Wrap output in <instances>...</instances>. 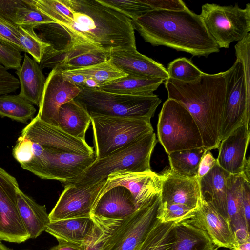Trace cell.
Wrapping results in <instances>:
<instances>
[{
    "label": "cell",
    "instance_id": "681fc988",
    "mask_svg": "<svg viewBox=\"0 0 250 250\" xmlns=\"http://www.w3.org/2000/svg\"><path fill=\"white\" fill-rule=\"evenodd\" d=\"M115 221H109L107 227L104 233L92 244L85 248L83 250H102L103 245Z\"/></svg>",
    "mask_w": 250,
    "mask_h": 250
},
{
    "label": "cell",
    "instance_id": "8992f818",
    "mask_svg": "<svg viewBox=\"0 0 250 250\" xmlns=\"http://www.w3.org/2000/svg\"><path fill=\"white\" fill-rule=\"evenodd\" d=\"M158 140L167 154L204 147L193 118L181 103L167 99L163 104L157 124Z\"/></svg>",
    "mask_w": 250,
    "mask_h": 250
},
{
    "label": "cell",
    "instance_id": "7a4b0ae2",
    "mask_svg": "<svg viewBox=\"0 0 250 250\" xmlns=\"http://www.w3.org/2000/svg\"><path fill=\"white\" fill-rule=\"evenodd\" d=\"M134 30L152 45H163L196 56L220 51L200 15L187 7L180 11L153 10L131 21Z\"/></svg>",
    "mask_w": 250,
    "mask_h": 250
},
{
    "label": "cell",
    "instance_id": "cb8c5ba5",
    "mask_svg": "<svg viewBox=\"0 0 250 250\" xmlns=\"http://www.w3.org/2000/svg\"><path fill=\"white\" fill-rule=\"evenodd\" d=\"M16 73L21 88L19 95L39 106L46 81L39 63L25 53L23 63Z\"/></svg>",
    "mask_w": 250,
    "mask_h": 250
},
{
    "label": "cell",
    "instance_id": "277c9868",
    "mask_svg": "<svg viewBox=\"0 0 250 250\" xmlns=\"http://www.w3.org/2000/svg\"><path fill=\"white\" fill-rule=\"evenodd\" d=\"M157 141L153 132L148 133L105 157L96 159L80 176L67 184L88 186L118 171H151L150 160Z\"/></svg>",
    "mask_w": 250,
    "mask_h": 250
},
{
    "label": "cell",
    "instance_id": "f6af8a7d",
    "mask_svg": "<svg viewBox=\"0 0 250 250\" xmlns=\"http://www.w3.org/2000/svg\"><path fill=\"white\" fill-rule=\"evenodd\" d=\"M153 10L180 11L187 6L181 0H144Z\"/></svg>",
    "mask_w": 250,
    "mask_h": 250
},
{
    "label": "cell",
    "instance_id": "f546056e",
    "mask_svg": "<svg viewBox=\"0 0 250 250\" xmlns=\"http://www.w3.org/2000/svg\"><path fill=\"white\" fill-rule=\"evenodd\" d=\"M244 179L242 174H230L227 181V211L234 232L241 229L250 231V227L247 225L245 220L243 209V184Z\"/></svg>",
    "mask_w": 250,
    "mask_h": 250
},
{
    "label": "cell",
    "instance_id": "7c38bea8",
    "mask_svg": "<svg viewBox=\"0 0 250 250\" xmlns=\"http://www.w3.org/2000/svg\"><path fill=\"white\" fill-rule=\"evenodd\" d=\"M16 178L0 167V240L21 243L29 239L19 213Z\"/></svg>",
    "mask_w": 250,
    "mask_h": 250
},
{
    "label": "cell",
    "instance_id": "6da1fadb",
    "mask_svg": "<svg viewBox=\"0 0 250 250\" xmlns=\"http://www.w3.org/2000/svg\"><path fill=\"white\" fill-rule=\"evenodd\" d=\"M72 17L56 24L63 28L73 44H86L111 52L135 49L131 20L98 0H63Z\"/></svg>",
    "mask_w": 250,
    "mask_h": 250
},
{
    "label": "cell",
    "instance_id": "c3c4849f",
    "mask_svg": "<svg viewBox=\"0 0 250 250\" xmlns=\"http://www.w3.org/2000/svg\"><path fill=\"white\" fill-rule=\"evenodd\" d=\"M62 74L65 80L78 87L80 89L83 88L84 82L86 79L84 75L70 70L63 71L62 72Z\"/></svg>",
    "mask_w": 250,
    "mask_h": 250
},
{
    "label": "cell",
    "instance_id": "ac0fdd59",
    "mask_svg": "<svg viewBox=\"0 0 250 250\" xmlns=\"http://www.w3.org/2000/svg\"><path fill=\"white\" fill-rule=\"evenodd\" d=\"M188 220L205 231L218 248L233 250L238 246L229 219L223 216L202 198L200 207L194 216Z\"/></svg>",
    "mask_w": 250,
    "mask_h": 250
},
{
    "label": "cell",
    "instance_id": "4fadbf2b",
    "mask_svg": "<svg viewBox=\"0 0 250 250\" xmlns=\"http://www.w3.org/2000/svg\"><path fill=\"white\" fill-rule=\"evenodd\" d=\"M21 136L49 151L85 155L95 153L85 140L67 134L59 127L41 120L37 116L22 130Z\"/></svg>",
    "mask_w": 250,
    "mask_h": 250
},
{
    "label": "cell",
    "instance_id": "3957f363",
    "mask_svg": "<svg viewBox=\"0 0 250 250\" xmlns=\"http://www.w3.org/2000/svg\"><path fill=\"white\" fill-rule=\"evenodd\" d=\"M164 84L168 98L183 104L193 118L204 148L218 149L226 95L225 72L203 74L185 83L168 78Z\"/></svg>",
    "mask_w": 250,
    "mask_h": 250
},
{
    "label": "cell",
    "instance_id": "1f68e13d",
    "mask_svg": "<svg viewBox=\"0 0 250 250\" xmlns=\"http://www.w3.org/2000/svg\"><path fill=\"white\" fill-rule=\"evenodd\" d=\"M36 111L33 104L18 95H0V116L26 124Z\"/></svg>",
    "mask_w": 250,
    "mask_h": 250
},
{
    "label": "cell",
    "instance_id": "f35d334b",
    "mask_svg": "<svg viewBox=\"0 0 250 250\" xmlns=\"http://www.w3.org/2000/svg\"><path fill=\"white\" fill-rule=\"evenodd\" d=\"M196 210L177 204L161 205L159 208L157 219L161 222H173L175 223L190 219Z\"/></svg>",
    "mask_w": 250,
    "mask_h": 250
},
{
    "label": "cell",
    "instance_id": "e0dca14e",
    "mask_svg": "<svg viewBox=\"0 0 250 250\" xmlns=\"http://www.w3.org/2000/svg\"><path fill=\"white\" fill-rule=\"evenodd\" d=\"M162 177L152 170L144 172L118 171L109 175L102 193L115 186L125 188L131 194L138 208L160 194Z\"/></svg>",
    "mask_w": 250,
    "mask_h": 250
},
{
    "label": "cell",
    "instance_id": "52a82bcc",
    "mask_svg": "<svg viewBox=\"0 0 250 250\" xmlns=\"http://www.w3.org/2000/svg\"><path fill=\"white\" fill-rule=\"evenodd\" d=\"M97 159L105 157L153 132L150 122L116 117H91Z\"/></svg>",
    "mask_w": 250,
    "mask_h": 250
},
{
    "label": "cell",
    "instance_id": "484cf974",
    "mask_svg": "<svg viewBox=\"0 0 250 250\" xmlns=\"http://www.w3.org/2000/svg\"><path fill=\"white\" fill-rule=\"evenodd\" d=\"M63 60L56 67L62 71L96 65L109 59L110 52L86 44L70 43L62 49Z\"/></svg>",
    "mask_w": 250,
    "mask_h": 250
},
{
    "label": "cell",
    "instance_id": "9c48e42d",
    "mask_svg": "<svg viewBox=\"0 0 250 250\" xmlns=\"http://www.w3.org/2000/svg\"><path fill=\"white\" fill-rule=\"evenodd\" d=\"M160 205V194L132 214L115 221L102 250H137L157 221Z\"/></svg>",
    "mask_w": 250,
    "mask_h": 250
},
{
    "label": "cell",
    "instance_id": "9a60e30c",
    "mask_svg": "<svg viewBox=\"0 0 250 250\" xmlns=\"http://www.w3.org/2000/svg\"><path fill=\"white\" fill-rule=\"evenodd\" d=\"M109 221L92 216L50 222L45 230L59 242L73 244L84 249L105 231Z\"/></svg>",
    "mask_w": 250,
    "mask_h": 250
},
{
    "label": "cell",
    "instance_id": "ba28073f",
    "mask_svg": "<svg viewBox=\"0 0 250 250\" xmlns=\"http://www.w3.org/2000/svg\"><path fill=\"white\" fill-rule=\"evenodd\" d=\"M204 25L219 48H228L243 40L250 31V4L244 9L234 6L206 3L200 14Z\"/></svg>",
    "mask_w": 250,
    "mask_h": 250
},
{
    "label": "cell",
    "instance_id": "7bdbcfd3",
    "mask_svg": "<svg viewBox=\"0 0 250 250\" xmlns=\"http://www.w3.org/2000/svg\"><path fill=\"white\" fill-rule=\"evenodd\" d=\"M19 87L18 79L0 63V95L14 92Z\"/></svg>",
    "mask_w": 250,
    "mask_h": 250
},
{
    "label": "cell",
    "instance_id": "60d3db41",
    "mask_svg": "<svg viewBox=\"0 0 250 250\" xmlns=\"http://www.w3.org/2000/svg\"><path fill=\"white\" fill-rule=\"evenodd\" d=\"M12 154L20 164L30 161L34 154L33 142L20 136L13 149Z\"/></svg>",
    "mask_w": 250,
    "mask_h": 250
},
{
    "label": "cell",
    "instance_id": "8d00e7d4",
    "mask_svg": "<svg viewBox=\"0 0 250 250\" xmlns=\"http://www.w3.org/2000/svg\"><path fill=\"white\" fill-rule=\"evenodd\" d=\"M167 70L168 78L185 83L195 81L204 73L185 57L172 61Z\"/></svg>",
    "mask_w": 250,
    "mask_h": 250
},
{
    "label": "cell",
    "instance_id": "e575fe53",
    "mask_svg": "<svg viewBox=\"0 0 250 250\" xmlns=\"http://www.w3.org/2000/svg\"><path fill=\"white\" fill-rule=\"evenodd\" d=\"M70 71L93 79L100 86L127 75L116 67L109 59L96 65Z\"/></svg>",
    "mask_w": 250,
    "mask_h": 250
},
{
    "label": "cell",
    "instance_id": "bcb514c9",
    "mask_svg": "<svg viewBox=\"0 0 250 250\" xmlns=\"http://www.w3.org/2000/svg\"><path fill=\"white\" fill-rule=\"evenodd\" d=\"M216 159L210 150L207 151L202 156L199 163L197 178L199 179L208 172L216 164Z\"/></svg>",
    "mask_w": 250,
    "mask_h": 250
},
{
    "label": "cell",
    "instance_id": "4316f807",
    "mask_svg": "<svg viewBox=\"0 0 250 250\" xmlns=\"http://www.w3.org/2000/svg\"><path fill=\"white\" fill-rule=\"evenodd\" d=\"M91 122L89 113L75 100L63 104L59 108L58 127L73 137L85 140Z\"/></svg>",
    "mask_w": 250,
    "mask_h": 250
},
{
    "label": "cell",
    "instance_id": "44dd1931",
    "mask_svg": "<svg viewBox=\"0 0 250 250\" xmlns=\"http://www.w3.org/2000/svg\"><path fill=\"white\" fill-rule=\"evenodd\" d=\"M250 136V126L244 124L221 141L216 162L230 174H242Z\"/></svg>",
    "mask_w": 250,
    "mask_h": 250
},
{
    "label": "cell",
    "instance_id": "5bb4252c",
    "mask_svg": "<svg viewBox=\"0 0 250 250\" xmlns=\"http://www.w3.org/2000/svg\"><path fill=\"white\" fill-rule=\"evenodd\" d=\"M106 182V179H104L84 187H77L71 184L64 185V189L49 214L50 222L91 217Z\"/></svg>",
    "mask_w": 250,
    "mask_h": 250
},
{
    "label": "cell",
    "instance_id": "816d5d0a",
    "mask_svg": "<svg viewBox=\"0 0 250 250\" xmlns=\"http://www.w3.org/2000/svg\"><path fill=\"white\" fill-rule=\"evenodd\" d=\"M99 86L100 85L96 81L90 78H86L83 88L94 89L99 88Z\"/></svg>",
    "mask_w": 250,
    "mask_h": 250
},
{
    "label": "cell",
    "instance_id": "d6a6232c",
    "mask_svg": "<svg viewBox=\"0 0 250 250\" xmlns=\"http://www.w3.org/2000/svg\"><path fill=\"white\" fill-rule=\"evenodd\" d=\"M175 224L157 219L137 250H170L175 240Z\"/></svg>",
    "mask_w": 250,
    "mask_h": 250
},
{
    "label": "cell",
    "instance_id": "b9f144b4",
    "mask_svg": "<svg viewBox=\"0 0 250 250\" xmlns=\"http://www.w3.org/2000/svg\"><path fill=\"white\" fill-rule=\"evenodd\" d=\"M25 0H0V20L15 24L17 13Z\"/></svg>",
    "mask_w": 250,
    "mask_h": 250
},
{
    "label": "cell",
    "instance_id": "5b68a950",
    "mask_svg": "<svg viewBox=\"0 0 250 250\" xmlns=\"http://www.w3.org/2000/svg\"><path fill=\"white\" fill-rule=\"evenodd\" d=\"M90 117L105 116L142 119L150 122L161 102L159 97L136 96L106 92L99 88H80L74 99Z\"/></svg>",
    "mask_w": 250,
    "mask_h": 250
},
{
    "label": "cell",
    "instance_id": "8fae6325",
    "mask_svg": "<svg viewBox=\"0 0 250 250\" xmlns=\"http://www.w3.org/2000/svg\"><path fill=\"white\" fill-rule=\"evenodd\" d=\"M226 95L220 141L244 124L250 126V94L247 91L241 62L236 60L225 71Z\"/></svg>",
    "mask_w": 250,
    "mask_h": 250
},
{
    "label": "cell",
    "instance_id": "d590c367",
    "mask_svg": "<svg viewBox=\"0 0 250 250\" xmlns=\"http://www.w3.org/2000/svg\"><path fill=\"white\" fill-rule=\"evenodd\" d=\"M52 23L56 24V22L40 10L33 0H25L24 4L16 15L15 24L17 25L32 26L35 29L37 26Z\"/></svg>",
    "mask_w": 250,
    "mask_h": 250
},
{
    "label": "cell",
    "instance_id": "f5cc1de1",
    "mask_svg": "<svg viewBox=\"0 0 250 250\" xmlns=\"http://www.w3.org/2000/svg\"><path fill=\"white\" fill-rule=\"evenodd\" d=\"M250 158H249L248 159H246L244 169H243V172L242 173V175H243L244 177L246 180H247L248 181H250Z\"/></svg>",
    "mask_w": 250,
    "mask_h": 250
},
{
    "label": "cell",
    "instance_id": "4dcf8cb0",
    "mask_svg": "<svg viewBox=\"0 0 250 250\" xmlns=\"http://www.w3.org/2000/svg\"><path fill=\"white\" fill-rule=\"evenodd\" d=\"M207 151L203 147L171 152L168 154L170 171L178 176L197 178L199 163Z\"/></svg>",
    "mask_w": 250,
    "mask_h": 250
},
{
    "label": "cell",
    "instance_id": "603a6c76",
    "mask_svg": "<svg viewBox=\"0 0 250 250\" xmlns=\"http://www.w3.org/2000/svg\"><path fill=\"white\" fill-rule=\"evenodd\" d=\"M230 175L216 163L208 172L198 179L202 199L228 219L227 187Z\"/></svg>",
    "mask_w": 250,
    "mask_h": 250
},
{
    "label": "cell",
    "instance_id": "2e32d148",
    "mask_svg": "<svg viewBox=\"0 0 250 250\" xmlns=\"http://www.w3.org/2000/svg\"><path fill=\"white\" fill-rule=\"evenodd\" d=\"M62 71L55 67L46 81L37 116L42 121L58 127V112L61 105L74 100L80 89L65 80Z\"/></svg>",
    "mask_w": 250,
    "mask_h": 250
},
{
    "label": "cell",
    "instance_id": "836d02e7",
    "mask_svg": "<svg viewBox=\"0 0 250 250\" xmlns=\"http://www.w3.org/2000/svg\"><path fill=\"white\" fill-rule=\"evenodd\" d=\"M10 28L17 35L26 53L31 55L33 59L40 63L44 50L50 45L38 36L33 27L12 24Z\"/></svg>",
    "mask_w": 250,
    "mask_h": 250
},
{
    "label": "cell",
    "instance_id": "f907efd6",
    "mask_svg": "<svg viewBox=\"0 0 250 250\" xmlns=\"http://www.w3.org/2000/svg\"><path fill=\"white\" fill-rule=\"evenodd\" d=\"M49 250H83V249L73 244L59 242L58 245L52 247Z\"/></svg>",
    "mask_w": 250,
    "mask_h": 250
},
{
    "label": "cell",
    "instance_id": "74e56055",
    "mask_svg": "<svg viewBox=\"0 0 250 250\" xmlns=\"http://www.w3.org/2000/svg\"><path fill=\"white\" fill-rule=\"evenodd\" d=\"M125 15L131 21L135 20L147 12L153 10L144 0H98Z\"/></svg>",
    "mask_w": 250,
    "mask_h": 250
},
{
    "label": "cell",
    "instance_id": "83f0119b",
    "mask_svg": "<svg viewBox=\"0 0 250 250\" xmlns=\"http://www.w3.org/2000/svg\"><path fill=\"white\" fill-rule=\"evenodd\" d=\"M175 242L170 250H218L207 232L188 220L175 223Z\"/></svg>",
    "mask_w": 250,
    "mask_h": 250
},
{
    "label": "cell",
    "instance_id": "ffe728a7",
    "mask_svg": "<svg viewBox=\"0 0 250 250\" xmlns=\"http://www.w3.org/2000/svg\"><path fill=\"white\" fill-rule=\"evenodd\" d=\"M109 59L127 75L164 81L168 78L167 69L162 64L140 53L136 48L112 51Z\"/></svg>",
    "mask_w": 250,
    "mask_h": 250
},
{
    "label": "cell",
    "instance_id": "7402d4cb",
    "mask_svg": "<svg viewBox=\"0 0 250 250\" xmlns=\"http://www.w3.org/2000/svg\"><path fill=\"white\" fill-rule=\"evenodd\" d=\"M137 209L129 190L123 186H117L101 194L91 216L101 220L118 221L132 214Z\"/></svg>",
    "mask_w": 250,
    "mask_h": 250
},
{
    "label": "cell",
    "instance_id": "d4e9b609",
    "mask_svg": "<svg viewBox=\"0 0 250 250\" xmlns=\"http://www.w3.org/2000/svg\"><path fill=\"white\" fill-rule=\"evenodd\" d=\"M19 213L29 239H35L45 230L50 222L45 205L38 204L20 188L17 191Z\"/></svg>",
    "mask_w": 250,
    "mask_h": 250
},
{
    "label": "cell",
    "instance_id": "f1b7e54d",
    "mask_svg": "<svg viewBox=\"0 0 250 250\" xmlns=\"http://www.w3.org/2000/svg\"><path fill=\"white\" fill-rule=\"evenodd\" d=\"M165 81L147 79L130 75L115 80L101 85L99 89L111 93L136 96H151Z\"/></svg>",
    "mask_w": 250,
    "mask_h": 250
},
{
    "label": "cell",
    "instance_id": "30bf717a",
    "mask_svg": "<svg viewBox=\"0 0 250 250\" xmlns=\"http://www.w3.org/2000/svg\"><path fill=\"white\" fill-rule=\"evenodd\" d=\"M96 159L95 152L78 154L51 152L43 148L30 161L20 165L41 179L58 180L63 186L80 176Z\"/></svg>",
    "mask_w": 250,
    "mask_h": 250
},
{
    "label": "cell",
    "instance_id": "7dc6e473",
    "mask_svg": "<svg viewBox=\"0 0 250 250\" xmlns=\"http://www.w3.org/2000/svg\"><path fill=\"white\" fill-rule=\"evenodd\" d=\"M243 209L246 224L250 227V183L245 179L243 184Z\"/></svg>",
    "mask_w": 250,
    "mask_h": 250
},
{
    "label": "cell",
    "instance_id": "ee69618b",
    "mask_svg": "<svg viewBox=\"0 0 250 250\" xmlns=\"http://www.w3.org/2000/svg\"><path fill=\"white\" fill-rule=\"evenodd\" d=\"M0 40L21 52L26 53L25 50L21 45L17 35L4 21L1 20H0Z\"/></svg>",
    "mask_w": 250,
    "mask_h": 250
},
{
    "label": "cell",
    "instance_id": "d6986e66",
    "mask_svg": "<svg viewBox=\"0 0 250 250\" xmlns=\"http://www.w3.org/2000/svg\"><path fill=\"white\" fill-rule=\"evenodd\" d=\"M161 175L162 177L161 204H179L193 210L199 208L201 196L197 178L178 176L169 169Z\"/></svg>",
    "mask_w": 250,
    "mask_h": 250
},
{
    "label": "cell",
    "instance_id": "ab89813d",
    "mask_svg": "<svg viewBox=\"0 0 250 250\" xmlns=\"http://www.w3.org/2000/svg\"><path fill=\"white\" fill-rule=\"evenodd\" d=\"M23 56L21 52L0 40V63L7 70H18Z\"/></svg>",
    "mask_w": 250,
    "mask_h": 250
},
{
    "label": "cell",
    "instance_id": "db71d44e",
    "mask_svg": "<svg viewBox=\"0 0 250 250\" xmlns=\"http://www.w3.org/2000/svg\"><path fill=\"white\" fill-rule=\"evenodd\" d=\"M0 250H12L11 249L6 247L0 240Z\"/></svg>",
    "mask_w": 250,
    "mask_h": 250
}]
</instances>
